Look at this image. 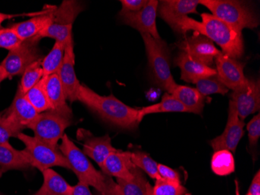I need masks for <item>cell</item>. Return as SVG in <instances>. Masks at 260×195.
<instances>
[{"label": "cell", "instance_id": "8992f818", "mask_svg": "<svg viewBox=\"0 0 260 195\" xmlns=\"http://www.w3.org/2000/svg\"><path fill=\"white\" fill-rule=\"evenodd\" d=\"M17 138L25 146L22 152L27 157L31 167L38 169L41 172L53 166L71 170L68 161L58 148L52 147L34 136L27 135L23 132L19 133Z\"/></svg>", "mask_w": 260, "mask_h": 195}, {"label": "cell", "instance_id": "cb8c5ba5", "mask_svg": "<svg viewBox=\"0 0 260 195\" xmlns=\"http://www.w3.org/2000/svg\"><path fill=\"white\" fill-rule=\"evenodd\" d=\"M170 95L178 99L186 108L187 112L192 114H202L205 105V97L201 95L197 89L188 86L176 85L172 89Z\"/></svg>", "mask_w": 260, "mask_h": 195}, {"label": "cell", "instance_id": "484cf974", "mask_svg": "<svg viewBox=\"0 0 260 195\" xmlns=\"http://www.w3.org/2000/svg\"><path fill=\"white\" fill-rule=\"evenodd\" d=\"M132 172L134 177L131 180L125 181L117 179V184L123 195H150L152 186L149 184L144 172L137 166L133 168Z\"/></svg>", "mask_w": 260, "mask_h": 195}, {"label": "cell", "instance_id": "7c38bea8", "mask_svg": "<svg viewBox=\"0 0 260 195\" xmlns=\"http://www.w3.org/2000/svg\"><path fill=\"white\" fill-rule=\"evenodd\" d=\"M231 100L234 102L239 119L242 121L260 108L259 80L247 78L245 85L233 91Z\"/></svg>", "mask_w": 260, "mask_h": 195}, {"label": "cell", "instance_id": "2e32d148", "mask_svg": "<svg viewBox=\"0 0 260 195\" xmlns=\"http://www.w3.org/2000/svg\"><path fill=\"white\" fill-rule=\"evenodd\" d=\"M75 53L74 40L70 41L66 47L65 57L60 69L58 70V78L60 80L65 92L66 98L70 102L78 101L81 83L76 74Z\"/></svg>", "mask_w": 260, "mask_h": 195}, {"label": "cell", "instance_id": "ffe728a7", "mask_svg": "<svg viewBox=\"0 0 260 195\" xmlns=\"http://www.w3.org/2000/svg\"><path fill=\"white\" fill-rule=\"evenodd\" d=\"M44 77L45 92L50 104L51 111L71 120L73 117L72 109L67 104L65 92L58 74H52Z\"/></svg>", "mask_w": 260, "mask_h": 195}, {"label": "cell", "instance_id": "7402d4cb", "mask_svg": "<svg viewBox=\"0 0 260 195\" xmlns=\"http://www.w3.org/2000/svg\"><path fill=\"white\" fill-rule=\"evenodd\" d=\"M39 114L18 86L14 100L4 116L11 119L22 128L25 129Z\"/></svg>", "mask_w": 260, "mask_h": 195}, {"label": "cell", "instance_id": "5b68a950", "mask_svg": "<svg viewBox=\"0 0 260 195\" xmlns=\"http://www.w3.org/2000/svg\"><path fill=\"white\" fill-rule=\"evenodd\" d=\"M141 35L153 77L160 88L170 94L177 83L171 74L169 46L161 39H153L147 34H141Z\"/></svg>", "mask_w": 260, "mask_h": 195}, {"label": "cell", "instance_id": "60d3db41", "mask_svg": "<svg viewBox=\"0 0 260 195\" xmlns=\"http://www.w3.org/2000/svg\"><path fill=\"white\" fill-rule=\"evenodd\" d=\"M72 195H93L90 191L89 186L78 182L77 185L73 186Z\"/></svg>", "mask_w": 260, "mask_h": 195}, {"label": "cell", "instance_id": "f546056e", "mask_svg": "<svg viewBox=\"0 0 260 195\" xmlns=\"http://www.w3.org/2000/svg\"><path fill=\"white\" fill-rule=\"evenodd\" d=\"M25 96L39 114L51 110L50 104L45 92V77L32 87L25 94Z\"/></svg>", "mask_w": 260, "mask_h": 195}, {"label": "cell", "instance_id": "ba28073f", "mask_svg": "<svg viewBox=\"0 0 260 195\" xmlns=\"http://www.w3.org/2000/svg\"><path fill=\"white\" fill-rule=\"evenodd\" d=\"M71 125V120L52 111L39 114L27 128L34 132V137L53 148H58V141L65 134L67 127Z\"/></svg>", "mask_w": 260, "mask_h": 195}, {"label": "cell", "instance_id": "b9f144b4", "mask_svg": "<svg viewBox=\"0 0 260 195\" xmlns=\"http://www.w3.org/2000/svg\"><path fill=\"white\" fill-rule=\"evenodd\" d=\"M248 193L251 195H260V172L258 170V172L255 174L251 183L250 187L249 188Z\"/></svg>", "mask_w": 260, "mask_h": 195}, {"label": "cell", "instance_id": "ab89813d", "mask_svg": "<svg viewBox=\"0 0 260 195\" xmlns=\"http://www.w3.org/2000/svg\"><path fill=\"white\" fill-rule=\"evenodd\" d=\"M99 195H123V193L117 183L112 180V177H108L106 191L103 194L99 193Z\"/></svg>", "mask_w": 260, "mask_h": 195}, {"label": "cell", "instance_id": "6da1fadb", "mask_svg": "<svg viewBox=\"0 0 260 195\" xmlns=\"http://www.w3.org/2000/svg\"><path fill=\"white\" fill-rule=\"evenodd\" d=\"M202 22H198L188 16L177 23L175 32L185 35L188 31L204 35L221 48L222 53L232 58L240 59L244 54L242 32L235 30L229 23L213 14H201Z\"/></svg>", "mask_w": 260, "mask_h": 195}, {"label": "cell", "instance_id": "d6a6232c", "mask_svg": "<svg viewBox=\"0 0 260 195\" xmlns=\"http://www.w3.org/2000/svg\"><path fill=\"white\" fill-rule=\"evenodd\" d=\"M194 83L197 85V90L204 97L212 94L225 95L229 91L225 85H223L219 80L217 74L211 77L199 79Z\"/></svg>", "mask_w": 260, "mask_h": 195}, {"label": "cell", "instance_id": "7a4b0ae2", "mask_svg": "<svg viewBox=\"0 0 260 195\" xmlns=\"http://www.w3.org/2000/svg\"><path fill=\"white\" fill-rule=\"evenodd\" d=\"M78 101L102 120L119 128L134 130L140 123L139 109L125 105L113 95H100L86 85H81Z\"/></svg>", "mask_w": 260, "mask_h": 195}, {"label": "cell", "instance_id": "bcb514c9", "mask_svg": "<svg viewBox=\"0 0 260 195\" xmlns=\"http://www.w3.org/2000/svg\"><path fill=\"white\" fill-rule=\"evenodd\" d=\"M4 174V171H3L2 169L0 168V178L2 177L3 174Z\"/></svg>", "mask_w": 260, "mask_h": 195}, {"label": "cell", "instance_id": "44dd1931", "mask_svg": "<svg viewBox=\"0 0 260 195\" xmlns=\"http://www.w3.org/2000/svg\"><path fill=\"white\" fill-rule=\"evenodd\" d=\"M175 65L181 69V78L189 83H195L199 79L217 74L215 69L207 67L192 59L186 52L181 51L175 57Z\"/></svg>", "mask_w": 260, "mask_h": 195}, {"label": "cell", "instance_id": "7dc6e473", "mask_svg": "<svg viewBox=\"0 0 260 195\" xmlns=\"http://www.w3.org/2000/svg\"><path fill=\"white\" fill-rule=\"evenodd\" d=\"M245 195H251V194H249V193H247L246 194H245Z\"/></svg>", "mask_w": 260, "mask_h": 195}, {"label": "cell", "instance_id": "603a6c76", "mask_svg": "<svg viewBox=\"0 0 260 195\" xmlns=\"http://www.w3.org/2000/svg\"><path fill=\"white\" fill-rule=\"evenodd\" d=\"M43 184L39 190L31 195H72L73 186L52 169L42 171Z\"/></svg>", "mask_w": 260, "mask_h": 195}, {"label": "cell", "instance_id": "4fadbf2b", "mask_svg": "<svg viewBox=\"0 0 260 195\" xmlns=\"http://www.w3.org/2000/svg\"><path fill=\"white\" fill-rule=\"evenodd\" d=\"M177 45L181 51L186 52L194 60L211 68L214 64V59L220 52L210 39L196 32Z\"/></svg>", "mask_w": 260, "mask_h": 195}, {"label": "cell", "instance_id": "e575fe53", "mask_svg": "<svg viewBox=\"0 0 260 195\" xmlns=\"http://www.w3.org/2000/svg\"><path fill=\"white\" fill-rule=\"evenodd\" d=\"M23 129L6 116L0 118V145L9 143L11 137H17Z\"/></svg>", "mask_w": 260, "mask_h": 195}, {"label": "cell", "instance_id": "836d02e7", "mask_svg": "<svg viewBox=\"0 0 260 195\" xmlns=\"http://www.w3.org/2000/svg\"><path fill=\"white\" fill-rule=\"evenodd\" d=\"M150 195H190V193L182 184L158 179L152 187Z\"/></svg>", "mask_w": 260, "mask_h": 195}, {"label": "cell", "instance_id": "d590c367", "mask_svg": "<svg viewBox=\"0 0 260 195\" xmlns=\"http://www.w3.org/2000/svg\"><path fill=\"white\" fill-rule=\"evenodd\" d=\"M23 42L11 27L0 29V48H5L10 52L20 46Z\"/></svg>", "mask_w": 260, "mask_h": 195}, {"label": "cell", "instance_id": "1f68e13d", "mask_svg": "<svg viewBox=\"0 0 260 195\" xmlns=\"http://www.w3.org/2000/svg\"><path fill=\"white\" fill-rule=\"evenodd\" d=\"M42 60H39L37 62H35L29 66L22 74L21 81L19 85V87L24 95L43 78Z\"/></svg>", "mask_w": 260, "mask_h": 195}, {"label": "cell", "instance_id": "8d00e7d4", "mask_svg": "<svg viewBox=\"0 0 260 195\" xmlns=\"http://www.w3.org/2000/svg\"><path fill=\"white\" fill-rule=\"evenodd\" d=\"M247 130L249 132V145L251 148L256 147L260 137V115L257 114L247 124Z\"/></svg>", "mask_w": 260, "mask_h": 195}, {"label": "cell", "instance_id": "74e56055", "mask_svg": "<svg viewBox=\"0 0 260 195\" xmlns=\"http://www.w3.org/2000/svg\"><path fill=\"white\" fill-rule=\"evenodd\" d=\"M157 170H158L159 176L160 179L167 180L169 182H173V183H179L182 184L181 182L180 175L179 172H177L176 170L164 165V164H158L157 165Z\"/></svg>", "mask_w": 260, "mask_h": 195}, {"label": "cell", "instance_id": "52a82bcc", "mask_svg": "<svg viewBox=\"0 0 260 195\" xmlns=\"http://www.w3.org/2000/svg\"><path fill=\"white\" fill-rule=\"evenodd\" d=\"M84 10L82 4L75 0H64L53 12L52 22L40 35L41 39L50 38L67 45L73 39V25L77 16Z\"/></svg>", "mask_w": 260, "mask_h": 195}, {"label": "cell", "instance_id": "f1b7e54d", "mask_svg": "<svg viewBox=\"0 0 260 195\" xmlns=\"http://www.w3.org/2000/svg\"><path fill=\"white\" fill-rule=\"evenodd\" d=\"M210 165L216 175L224 177L233 174L235 170L233 153L228 150L216 151L212 156Z\"/></svg>", "mask_w": 260, "mask_h": 195}, {"label": "cell", "instance_id": "9a60e30c", "mask_svg": "<svg viewBox=\"0 0 260 195\" xmlns=\"http://www.w3.org/2000/svg\"><path fill=\"white\" fill-rule=\"evenodd\" d=\"M217 77L229 89L235 91L245 85L244 64L221 52L214 59Z\"/></svg>", "mask_w": 260, "mask_h": 195}, {"label": "cell", "instance_id": "e0dca14e", "mask_svg": "<svg viewBox=\"0 0 260 195\" xmlns=\"http://www.w3.org/2000/svg\"><path fill=\"white\" fill-rule=\"evenodd\" d=\"M198 5L199 0H164L159 2L157 9L159 16L175 31L181 19L189 14H197Z\"/></svg>", "mask_w": 260, "mask_h": 195}, {"label": "cell", "instance_id": "f6af8a7d", "mask_svg": "<svg viewBox=\"0 0 260 195\" xmlns=\"http://www.w3.org/2000/svg\"><path fill=\"white\" fill-rule=\"evenodd\" d=\"M235 195H241L240 189H239V181L237 180H235Z\"/></svg>", "mask_w": 260, "mask_h": 195}, {"label": "cell", "instance_id": "4dcf8cb0", "mask_svg": "<svg viewBox=\"0 0 260 195\" xmlns=\"http://www.w3.org/2000/svg\"><path fill=\"white\" fill-rule=\"evenodd\" d=\"M131 160L135 166L147 174L150 178L155 180L160 179L157 170L158 163L153 160L148 154L139 151L131 152Z\"/></svg>", "mask_w": 260, "mask_h": 195}, {"label": "cell", "instance_id": "d4e9b609", "mask_svg": "<svg viewBox=\"0 0 260 195\" xmlns=\"http://www.w3.org/2000/svg\"><path fill=\"white\" fill-rule=\"evenodd\" d=\"M31 167L23 152L14 149L10 142L0 145V168L4 173L10 170H26Z\"/></svg>", "mask_w": 260, "mask_h": 195}, {"label": "cell", "instance_id": "9c48e42d", "mask_svg": "<svg viewBox=\"0 0 260 195\" xmlns=\"http://www.w3.org/2000/svg\"><path fill=\"white\" fill-rule=\"evenodd\" d=\"M39 37L23 41L20 46L7 54L1 65L5 69L9 77L22 75L26 69L35 62L42 60L39 49Z\"/></svg>", "mask_w": 260, "mask_h": 195}, {"label": "cell", "instance_id": "30bf717a", "mask_svg": "<svg viewBox=\"0 0 260 195\" xmlns=\"http://www.w3.org/2000/svg\"><path fill=\"white\" fill-rule=\"evenodd\" d=\"M245 122L239 119L235 104L229 102V118L223 133L218 137L210 141V145L214 152L228 150L234 153L237 149L239 142L245 134Z\"/></svg>", "mask_w": 260, "mask_h": 195}, {"label": "cell", "instance_id": "3957f363", "mask_svg": "<svg viewBox=\"0 0 260 195\" xmlns=\"http://www.w3.org/2000/svg\"><path fill=\"white\" fill-rule=\"evenodd\" d=\"M61 140L62 143L58 149L67 158L79 182L93 187L99 193H105L107 189L109 176L96 170L87 155H84L83 151L80 150L66 133Z\"/></svg>", "mask_w": 260, "mask_h": 195}, {"label": "cell", "instance_id": "277c9868", "mask_svg": "<svg viewBox=\"0 0 260 195\" xmlns=\"http://www.w3.org/2000/svg\"><path fill=\"white\" fill-rule=\"evenodd\" d=\"M199 4L212 12L213 15L229 23L235 30L258 27V17L244 2L234 0H199Z\"/></svg>", "mask_w": 260, "mask_h": 195}, {"label": "cell", "instance_id": "8fae6325", "mask_svg": "<svg viewBox=\"0 0 260 195\" xmlns=\"http://www.w3.org/2000/svg\"><path fill=\"white\" fill-rule=\"evenodd\" d=\"M158 1L150 0L145 7L137 12L119 14L122 23L137 29L140 34H147L155 39H160L156 24Z\"/></svg>", "mask_w": 260, "mask_h": 195}, {"label": "cell", "instance_id": "ac0fdd59", "mask_svg": "<svg viewBox=\"0 0 260 195\" xmlns=\"http://www.w3.org/2000/svg\"><path fill=\"white\" fill-rule=\"evenodd\" d=\"M55 8L56 7L49 6L47 8H44L41 14L34 16L25 21L15 23L11 27L23 41L35 37L39 38V35L49 27L52 22Z\"/></svg>", "mask_w": 260, "mask_h": 195}, {"label": "cell", "instance_id": "d6986e66", "mask_svg": "<svg viewBox=\"0 0 260 195\" xmlns=\"http://www.w3.org/2000/svg\"><path fill=\"white\" fill-rule=\"evenodd\" d=\"M135 166L131 160V152L117 149L105 159L101 167L102 173L109 177L128 181L134 177L132 170Z\"/></svg>", "mask_w": 260, "mask_h": 195}, {"label": "cell", "instance_id": "7bdbcfd3", "mask_svg": "<svg viewBox=\"0 0 260 195\" xmlns=\"http://www.w3.org/2000/svg\"><path fill=\"white\" fill-rule=\"evenodd\" d=\"M41 12H38V13H31V14H6L0 13V29H1V25L2 23L5 21L6 20H9V19L14 18V17H21V16H36L38 14H41Z\"/></svg>", "mask_w": 260, "mask_h": 195}, {"label": "cell", "instance_id": "f35d334b", "mask_svg": "<svg viewBox=\"0 0 260 195\" xmlns=\"http://www.w3.org/2000/svg\"><path fill=\"white\" fill-rule=\"evenodd\" d=\"M147 0H121L122 10L119 14H125L129 12H137L145 7Z\"/></svg>", "mask_w": 260, "mask_h": 195}, {"label": "cell", "instance_id": "83f0119b", "mask_svg": "<svg viewBox=\"0 0 260 195\" xmlns=\"http://www.w3.org/2000/svg\"><path fill=\"white\" fill-rule=\"evenodd\" d=\"M66 47V44L55 42L50 52L42 59V68L44 77L58 74L65 57Z\"/></svg>", "mask_w": 260, "mask_h": 195}, {"label": "cell", "instance_id": "c3c4849f", "mask_svg": "<svg viewBox=\"0 0 260 195\" xmlns=\"http://www.w3.org/2000/svg\"><path fill=\"white\" fill-rule=\"evenodd\" d=\"M1 117H2V115H1V114H0V118H1Z\"/></svg>", "mask_w": 260, "mask_h": 195}, {"label": "cell", "instance_id": "ee69618b", "mask_svg": "<svg viewBox=\"0 0 260 195\" xmlns=\"http://www.w3.org/2000/svg\"><path fill=\"white\" fill-rule=\"evenodd\" d=\"M7 78H9L8 74H7L4 67L0 64V83H2Z\"/></svg>", "mask_w": 260, "mask_h": 195}, {"label": "cell", "instance_id": "5bb4252c", "mask_svg": "<svg viewBox=\"0 0 260 195\" xmlns=\"http://www.w3.org/2000/svg\"><path fill=\"white\" fill-rule=\"evenodd\" d=\"M77 137L80 142H83L84 155L92 158L100 168L107 157L117 150L113 147L112 138L109 134L95 137L89 130L80 128L77 130Z\"/></svg>", "mask_w": 260, "mask_h": 195}, {"label": "cell", "instance_id": "4316f807", "mask_svg": "<svg viewBox=\"0 0 260 195\" xmlns=\"http://www.w3.org/2000/svg\"><path fill=\"white\" fill-rule=\"evenodd\" d=\"M172 112L188 113L186 108L178 99L170 94L165 93L162 97L161 102L139 109V120L141 122L145 116L150 114Z\"/></svg>", "mask_w": 260, "mask_h": 195}, {"label": "cell", "instance_id": "681fc988", "mask_svg": "<svg viewBox=\"0 0 260 195\" xmlns=\"http://www.w3.org/2000/svg\"><path fill=\"white\" fill-rule=\"evenodd\" d=\"M0 195H3V194H1V193H0Z\"/></svg>", "mask_w": 260, "mask_h": 195}]
</instances>
